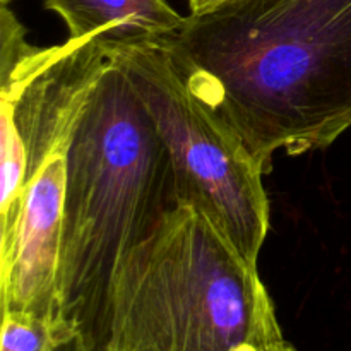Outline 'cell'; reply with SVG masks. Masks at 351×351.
<instances>
[{
  "mask_svg": "<svg viewBox=\"0 0 351 351\" xmlns=\"http://www.w3.org/2000/svg\"><path fill=\"white\" fill-rule=\"evenodd\" d=\"M53 351H89V350L86 348L84 343L81 341V338H79L77 335H71L67 336V338L62 339Z\"/></svg>",
  "mask_w": 351,
  "mask_h": 351,
  "instance_id": "obj_9",
  "label": "cell"
},
{
  "mask_svg": "<svg viewBox=\"0 0 351 351\" xmlns=\"http://www.w3.org/2000/svg\"><path fill=\"white\" fill-rule=\"evenodd\" d=\"M9 2H12V0H0V3H2V5H7Z\"/></svg>",
  "mask_w": 351,
  "mask_h": 351,
  "instance_id": "obj_11",
  "label": "cell"
},
{
  "mask_svg": "<svg viewBox=\"0 0 351 351\" xmlns=\"http://www.w3.org/2000/svg\"><path fill=\"white\" fill-rule=\"evenodd\" d=\"M167 144L178 206L208 216L250 264L269 232L264 171L239 134L184 81L163 45L108 47Z\"/></svg>",
  "mask_w": 351,
  "mask_h": 351,
  "instance_id": "obj_5",
  "label": "cell"
},
{
  "mask_svg": "<svg viewBox=\"0 0 351 351\" xmlns=\"http://www.w3.org/2000/svg\"><path fill=\"white\" fill-rule=\"evenodd\" d=\"M74 335L58 322L24 312H2L0 351H53L58 343Z\"/></svg>",
  "mask_w": 351,
  "mask_h": 351,
  "instance_id": "obj_7",
  "label": "cell"
},
{
  "mask_svg": "<svg viewBox=\"0 0 351 351\" xmlns=\"http://www.w3.org/2000/svg\"><path fill=\"white\" fill-rule=\"evenodd\" d=\"M110 64L108 47L98 40L69 38L57 47H33L26 27L2 5L0 105L12 112L26 158L19 233L9 267L0 274L2 312L58 322L57 271L69 149L89 93Z\"/></svg>",
  "mask_w": 351,
  "mask_h": 351,
  "instance_id": "obj_4",
  "label": "cell"
},
{
  "mask_svg": "<svg viewBox=\"0 0 351 351\" xmlns=\"http://www.w3.org/2000/svg\"><path fill=\"white\" fill-rule=\"evenodd\" d=\"M232 0H189V9H191V14H204Z\"/></svg>",
  "mask_w": 351,
  "mask_h": 351,
  "instance_id": "obj_8",
  "label": "cell"
},
{
  "mask_svg": "<svg viewBox=\"0 0 351 351\" xmlns=\"http://www.w3.org/2000/svg\"><path fill=\"white\" fill-rule=\"evenodd\" d=\"M163 47L264 175L278 151L322 149L351 129V0H232L185 17Z\"/></svg>",
  "mask_w": 351,
  "mask_h": 351,
  "instance_id": "obj_1",
  "label": "cell"
},
{
  "mask_svg": "<svg viewBox=\"0 0 351 351\" xmlns=\"http://www.w3.org/2000/svg\"><path fill=\"white\" fill-rule=\"evenodd\" d=\"M177 206L167 144L112 58L69 149L57 271L58 322L86 348L101 329L127 257Z\"/></svg>",
  "mask_w": 351,
  "mask_h": 351,
  "instance_id": "obj_2",
  "label": "cell"
},
{
  "mask_svg": "<svg viewBox=\"0 0 351 351\" xmlns=\"http://www.w3.org/2000/svg\"><path fill=\"white\" fill-rule=\"evenodd\" d=\"M281 351H297V348H295V346H293V345H291V343H288V345H287V346H285V348H283V350H281Z\"/></svg>",
  "mask_w": 351,
  "mask_h": 351,
  "instance_id": "obj_10",
  "label": "cell"
},
{
  "mask_svg": "<svg viewBox=\"0 0 351 351\" xmlns=\"http://www.w3.org/2000/svg\"><path fill=\"white\" fill-rule=\"evenodd\" d=\"M62 17L71 40L106 47L163 45L184 24L168 0H43Z\"/></svg>",
  "mask_w": 351,
  "mask_h": 351,
  "instance_id": "obj_6",
  "label": "cell"
},
{
  "mask_svg": "<svg viewBox=\"0 0 351 351\" xmlns=\"http://www.w3.org/2000/svg\"><path fill=\"white\" fill-rule=\"evenodd\" d=\"M276 308L250 264L191 206L130 252L89 351H281Z\"/></svg>",
  "mask_w": 351,
  "mask_h": 351,
  "instance_id": "obj_3",
  "label": "cell"
}]
</instances>
